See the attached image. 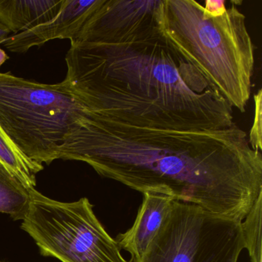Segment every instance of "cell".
Here are the masks:
<instances>
[{"instance_id": "obj_2", "label": "cell", "mask_w": 262, "mask_h": 262, "mask_svg": "<svg viewBox=\"0 0 262 262\" xmlns=\"http://www.w3.org/2000/svg\"><path fill=\"white\" fill-rule=\"evenodd\" d=\"M66 62V83L102 117L165 129L235 124L232 107L165 33L119 45L71 43Z\"/></svg>"}, {"instance_id": "obj_8", "label": "cell", "mask_w": 262, "mask_h": 262, "mask_svg": "<svg viewBox=\"0 0 262 262\" xmlns=\"http://www.w3.org/2000/svg\"><path fill=\"white\" fill-rule=\"evenodd\" d=\"M101 4L102 0H66L62 10L51 20L11 35L3 45L9 51L24 53L53 39H68L73 42Z\"/></svg>"}, {"instance_id": "obj_16", "label": "cell", "mask_w": 262, "mask_h": 262, "mask_svg": "<svg viewBox=\"0 0 262 262\" xmlns=\"http://www.w3.org/2000/svg\"><path fill=\"white\" fill-rule=\"evenodd\" d=\"M11 33H13L6 26L0 23V45L3 44L9 36H11Z\"/></svg>"}, {"instance_id": "obj_11", "label": "cell", "mask_w": 262, "mask_h": 262, "mask_svg": "<svg viewBox=\"0 0 262 262\" xmlns=\"http://www.w3.org/2000/svg\"><path fill=\"white\" fill-rule=\"evenodd\" d=\"M0 162L28 190L35 189L36 174L44 166L27 157L0 127Z\"/></svg>"}, {"instance_id": "obj_7", "label": "cell", "mask_w": 262, "mask_h": 262, "mask_svg": "<svg viewBox=\"0 0 262 262\" xmlns=\"http://www.w3.org/2000/svg\"><path fill=\"white\" fill-rule=\"evenodd\" d=\"M165 0H102L71 43L119 45L164 33Z\"/></svg>"}, {"instance_id": "obj_3", "label": "cell", "mask_w": 262, "mask_h": 262, "mask_svg": "<svg viewBox=\"0 0 262 262\" xmlns=\"http://www.w3.org/2000/svg\"><path fill=\"white\" fill-rule=\"evenodd\" d=\"M237 4L212 17L193 0H165L164 33L243 113L252 90L254 47Z\"/></svg>"}, {"instance_id": "obj_18", "label": "cell", "mask_w": 262, "mask_h": 262, "mask_svg": "<svg viewBox=\"0 0 262 262\" xmlns=\"http://www.w3.org/2000/svg\"><path fill=\"white\" fill-rule=\"evenodd\" d=\"M0 262H2V261H0Z\"/></svg>"}, {"instance_id": "obj_14", "label": "cell", "mask_w": 262, "mask_h": 262, "mask_svg": "<svg viewBox=\"0 0 262 262\" xmlns=\"http://www.w3.org/2000/svg\"><path fill=\"white\" fill-rule=\"evenodd\" d=\"M254 116L253 125L250 130L248 142L256 151L262 149V91L259 90L254 96Z\"/></svg>"}, {"instance_id": "obj_17", "label": "cell", "mask_w": 262, "mask_h": 262, "mask_svg": "<svg viewBox=\"0 0 262 262\" xmlns=\"http://www.w3.org/2000/svg\"><path fill=\"white\" fill-rule=\"evenodd\" d=\"M9 59V56L4 50L0 48V67Z\"/></svg>"}, {"instance_id": "obj_10", "label": "cell", "mask_w": 262, "mask_h": 262, "mask_svg": "<svg viewBox=\"0 0 262 262\" xmlns=\"http://www.w3.org/2000/svg\"><path fill=\"white\" fill-rule=\"evenodd\" d=\"M66 0H0V23L14 34L48 22Z\"/></svg>"}, {"instance_id": "obj_4", "label": "cell", "mask_w": 262, "mask_h": 262, "mask_svg": "<svg viewBox=\"0 0 262 262\" xmlns=\"http://www.w3.org/2000/svg\"><path fill=\"white\" fill-rule=\"evenodd\" d=\"M86 111L64 80L43 84L0 73V127L37 163L59 159L67 136Z\"/></svg>"}, {"instance_id": "obj_12", "label": "cell", "mask_w": 262, "mask_h": 262, "mask_svg": "<svg viewBox=\"0 0 262 262\" xmlns=\"http://www.w3.org/2000/svg\"><path fill=\"white\" fill-rule=\"evenodd\" d=\"M30 190L0 162V213L23 220L30 203Z\"/></svg>"}, {"instance_id": "obj_1", "label": "cell", "mask_w": 262, "mask_h": 262, "mask_svg": "<svg viewBox=\"0 0 262 262\" xmlns=\"http://www.w3.org/2000/svg\"><path fill=\"white\" fill-rule=\"evenodd\" d=\"M59 159L99 176L242 222L262 194L261 152L237 124L221 129H165L116 122L87 110Z\"/></svg>"}, {"instance_id": "obj_5", "label": "cell", "mask_w": 262, "mask_h": 262, "mask_svg": "<svg viewBox=\"0 0 262 262\" xmlns=\"http://www.w3.org/2000/svg\"><path fill=\"white\" fill-rule=\"evenodd\" d=\"M21 228L41 254L62 262H128L96 217L87 198L63 202L30 190Z\"/></svg>"}, {"instance_id": "obj_15", "label": "cell", "mask_w": 262, "mask_h": 262, "mask_svg": "<svg viewBox=\"0 0 262 262\" xmlns=\"http://www.w3.org/2000/svg\"><path fill=\"white\" fill-rule=\"evenodd\" d=\"M226 1L225 0H207L204 8V13L207 16L217 17L226 11Z\"/></svg>"}, {"instance_id": "obj_9", "label": "cell", "mask_w": 262, "mask_h": 262, "mask_svg": "<svg viewBox=\"0 0 262 262\" xmlns=\"http://www.w3.org/2000/svg\"><path fill=\"white\" fill-rule=\"evenodd\" d=\"M142 203L133 226L118 234L120 249L129 253L133 262H142L150 244L168 216L174 199L165 194L143 193Z\"/></svg>"}, {"instance_id": "obj_13", "label": "cell", "mask_w": 262, "mask_h": 262, "mask_svg": "<svg viewBox=\"0 0 262 262\" xmlns=\"http://www.w3.org/2000/svg\"><path fill=\"white\" fill-rule=\"evenodd\" d=\"M261 202L262 194L242 222L245 248L251 262H261Z\"/></svg>"}, {"instance_id": "obj_6", "label": "cell", "mask_w": 262, "mask_h": 262, "mask_svg": "<svg viewBox=\"0 0 262 262\" xmlns=\"http://www.w3.org/2000/svg\"><path fill=\"white\" fill-rule=\"evenodd\" d=\"M242 222L174 200L142 262H237Z\"/></svg>"}]
</instances>
